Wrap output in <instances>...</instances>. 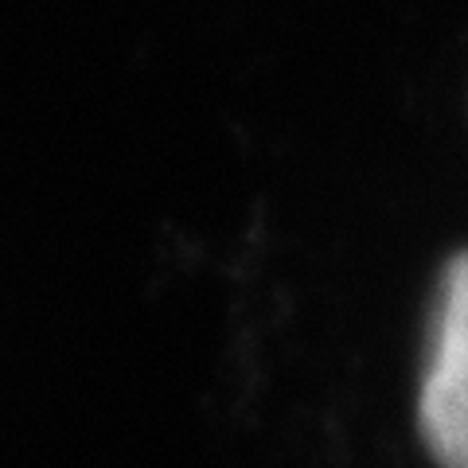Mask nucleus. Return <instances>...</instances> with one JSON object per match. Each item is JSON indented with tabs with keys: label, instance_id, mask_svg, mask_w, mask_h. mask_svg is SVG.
Masks as SVG:
<instances>
[{
	"label": "nucleus",
	"instance_id": "obj_1",
	"mask_svg": "<svg viewBox=\"0 0 468 468\" xmlns=\"http://www.w3.org/2000/svg\"><path fill=\"white\" fill-rule=\"evenodd\" d=\"M421 437L441 468H468V250L441 273L430 367L418 399Z\"/></svg>",
	"mask_w": 468,
	"mask_h": 468
}]
</instances>
